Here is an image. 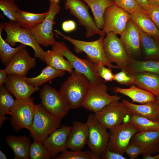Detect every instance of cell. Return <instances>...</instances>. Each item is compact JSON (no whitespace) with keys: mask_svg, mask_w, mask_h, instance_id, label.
<instances>
[{"mask_svg":"<svg viewBox=\"0 0 159 159\" xmlns=\"http://www.w3.org/2000/svg\"><path fill=\"white\" fill-rule=\"evenodd\" d=\"M112 92L125 95L130 98L133 102L142 104L155 101L156 96L152 93L136 87L133 84L129 88H122L114 87L111 89Z\"/></svg>","mask_w":159,"mask_h":159,"instance_id":"cell-23","label":"cell"},{"mask_svg":"<svg viewBox=\"0 0 159 159\" xmlns=\"http://www.w3.org/2000/svg\"><path fill=\"white\" fill-rule=\"evenodd\" d=\"M8 146L14 152L15 159H29V151L31 144V139L25 135H10L6 138Z\"/></svg>","mask_w":159,"mask_h":159,"instance_id":"cell-22","label":"cell"},{"mask_svg":"<svg viewBox=\"0 0 159 159\" xmlns=\"http://www.w3.org/2000/svg\"><path fill=\"white\" fill-rule=\"evenodd\" d=\"M0 9L9 20L16 22V14L20 9L13 0H0Z\"/></svg>","mask_w":159,"mask_h":159,"instance_id":"cell-38","label":"cell"},{"mask_svg":"<svg viewBox=\"0 0 159 159\" xmlns=\"http://www.w3.org/2000/svg\"><path fill=\"white\" fill-rule=\"evenodd\" d=\"M103 159H127L123 155L119 153L111 151L107 148L102 158Z\"/></svg>","mask_w":159,"mask_h":159,"instance_id":"cell-44","label":"cell"},{"mask_svg":"<svg viewBox=\"0 0 159 159\" xmlns=\"http://www.w3.org/2000/svg\"><path fill=\"white\" fill-rule=\"evenodd\" d=\"M113 0L116 5L130 14L132 13L141 7L135 0Z\"/></svg>","mask_w":159,"mask_h":159,"instance_id":"cell-39","label":"cell"},{"mask_svg":"<svg viewBox=\"0 0 159 159\" xmlns=\"http://www.w3.org/2000/svg\"><path fill=\"white\" fill-rule=\"evenodd\" d=\"M130 16L144 33L159 40V30L148 14L141 8L130 14Z\"/></svg>","mask_w":159,"mask_h":159,"instance_id":"cell-25","label":"cell"},{"mask_svg":"<svg viewBox=\"0 0 159 159\" xmlns=\"http://www.w3.org/2000/svg\"><path fill=\"white\" fill-rule=\"evenodd\" d=\"M159 153L155 155H143V159H157L159 156Z\"/></svg>","mask_w":159,"mask_h":159,"instance_id":"cell-49","label":"cell"},{"mask_svg":"<svg viewBox=\"0 0 159 159\" xmlns=\"http://www.w3.org/2000/svg\"><path fill=\"white\" fill-rule=\"evenodd\" d=\"M122 102L128 107L132 114L159 122V106L156 100L142 105L132 103L126 99L122 100Z\"/></svg>","mask_w":159,"mask_h":159,"instance_id":"cell-26","label":"cell"},{"mask_svg":"<svg viewBox=\"0 0 159 159\" xmlns=\"http://www.w3.org/2000/svg\"><path fill=\"white\" fill-rule=\"evenodd\" d=\"M63 30L66 32L74 30L76 28L75 22L72 20H69L64 22L62 25Z\"/></svg>","mask_w":159,"mask_h":159,"instance_id":"cell-45","label":"cell"},{"mask_svg":"<svg viewBox=\"0 0 159 159\" xmlns=\"http://www.w3.org/2000/svg\"><path fill=\"white\" fill-rule=\"evenodd\" d=\"M64 7L77 18L80 25L86 30L85 37L90 38L95 34L104 36L106 34L97 26L89 11V7L82 0H65Z\"/></svg>","mask_w":159,"mask_h":159,"instance_id":"cell-9","label":"cell"},{"mask_svg":"<svg viewBox=\"0 0 159 159\" xmlns=\"http://www.w3.org/2000/svg\"><path fill=\"white\" fill-rule=\"evenodd\" d=\"M157 159H159V156H158V158H157Z\"/></svg>","mask_w":159,"mask_h":159,"instance_id":"cell-53","label":"cell"},{"mask_svg":"<svg viewBox=\"0 0 159 159\" xmlns=\"http://www.w3.org/2000/svg\"><path fill=\"white\" fill-rule=\"evenodd\" d=\"M4 29L6 34L4 40L12 46L17 42L31 47L34 50L35 58H38L44 62L45 51L34 39L30 30L23 28L15 21L9 20L5 22Z\"/></svg>","mask_w":159,"mask_h":159,"instance_id":"cell-4","label":"cell"},{"mask_svg":"<svg viewBox=\"0 0 159 159\" xmlns=\"http://www.w3.org/2000/svg\"><path fill=\"white\" fill-rule=\"evenodd\" d=\"M8 73L4 69L0 70V87L3 86L6 81Z\"/></svg>","mask_w":159,"mask_h":159,"instance_id":"cell-47","label":"cell"},{"mask_svg":"<svg viewBox=\"0 0 159 159\" xmlns=\"http://www.w3.org/2000/svg\"><path fill=\"white\" fill-rule=\"evenodd\" d=\"M139 6L146 12L148 13L150 9L147 0H135Z\"/></svg>","mask_w":159,"mask_h":159,"instance_id":"cell-46","label":"cell"},{"mask_svg":"<svg viewBox=\"0 0 159 159\" xmlns=\"http://www.w3.org/2000/svg\"><path fill=\"white\" fill-rule=\"evenodd\" d=\"M26 77L13 74H8L5 86L7 90L16 98L19 100L29 98L40 88L28 83Z\"/></svg>","mask_w":159,"mask_h":159,"instance_id":"cell-19","label":"cell"},{"mask_svg":"<svg viewBox=\"0 0 159 159\" xmlns=\"http://www.w3.org/2000/svg\"><path fill=\"white\" fill-rule=\"evenodd\" d=\"M35 58L30 56L26 48L23 49L13 57L5 69L8 74L26 77L29 71L35 67Z\"/></svg>","mask_w":159,"mask_h":159,"instance_id":"cell-18","label":"cell"},{"mask_svg":"<svg viewBox=\"0 0 159 159\" xmlns=\"http://www.w3.org/2000/svg\"><path fill=\"white\" fill-rule=\"evenodd\" d=\"M4 23L2 22L0 24V58L1 63L6 67L13 57L20 50L26 48V46L21 44L19 46L13 48L4 40L2 36Z\"/></svg>","mask_w":159,"mask_h":159,"instance_id":"cell-33","label":"cell"},{"mask_svg":"<svg viewBox=\"0 0 159 159\" xmlns=\"http://www.w3.org/2000/svg\"><path fill=\"white\" fill-rule=\"evenodd\" d=\"M61 120L48 112L41 104L35 105L33 121L29 130L34 140L42 142L61 126Z\"/></svg>","mask_w":159,"mask_h":159,"instance_id":"cell-3","label":"cell"},{"mask_svg":"<svg viewBox=\"0 0 159 159\" xmlns=\"http://www.w3.org/2000/svg\"><path fill=\"white\" fill-rule=\"evenodd\" d=\"M91 86L89 79L75 70L61 85L59 91L64 98L70 109L82 107Z\"/></svg>","mask_w":159,"mask_h":159,"instance_id":"cell-1","label":"cell"},{"mask_svg":"<svg viewBox=\"0 0 159 159\" xmlns=\"http://www.w3.org/2000/svg\"><path fill=\"white\" fill-rule=\"evenodd\" d=\"M156 100L158 102L159 106V94L156 97Z\"/></svg>","mask_w":159,"mask_h":159,"instance_id":"cell-52","label":"cell"},{"mask_svg":"<svg viewBox=\"0 0 159 159\" xmlns=\"http://www.w3.org/2000/svg\"><path fill=\"white\" fill-rule=\"evenodd\" d=\"M108 87L104 83L91 85L83 102L82 107L96 113L106 106L118 101L121 97L117 94L112 95L107 92Z\"/></svg>","mask_w":159,"mask_h":159,"instance_id":"cell-10","label":"cell"},{"mask_svg":"<svg viewBox=\"0 0 159 159\" xmlns=\"http://www.w3.org/2000/svg\"><path fill=\"white\" fill-rule=\"evenodd\" d=\"M72 126L63 125L51 133L42 142L51 158H56L58 153L67 150V143Z\"/></svg>","mask_w":159,"mask_h":159,"instance_id":"cell-16","label":"cell"},{"mask_svg":"<svg viewBox=\"0 0 159 159\" xmlns=\"http://www.w3.org/2000/svg\"><path fill=\"white\" fill-rule=\"evenodd\" d=\"M88 137V128L86 123L79 121L73 122L67 139V149L82 150L87 144Z\"/></svg>","mask_w":159,"mask_h":159,"instance_id":"cell-21","label":"cell"},{"mask_svg":"<svg viewBox=\"0 0 159 159\" xmlns=\"http://www.w3.org/2000/svg\"><path fill=\"white\" fill-rule=\"evenodd\" d=\"M103 40V47L106 57L110 63L116 64L117 68L126 70L130 58L117 34L111 32L106 33Z\"/></svg>","mask_w":159,"mask_h":159,"instance_id":"cell-14","label":"cell"},{"mask_svg":"<svg viewBox=\"0 0 159 159\" xmlns=\"http://www.w3.org/2000/svg\"><path fill=\"white\" fill-rule=\"evenodd\" d=\"M54 31L74 46V51L77 53L84 52L87 54V59L95 64H101L112 68H117L107 59L104 51L103 40L104 36H100L98 39L92 41H85L74 39L67 36L57 29Z\"/></svg>","mask_w":159,"mask_h":159,"instance_id":"cell-2","label":"cell"},{"mask_svg":"<svg viewBox=\"0 0 159 159\" xmlns=\"http://www.w3.org/2000/svg\"><path fill=\"white\" fill-rule=\"evenodd\" d=\"M133 77L132 84L150 92L156 97L159 94V75L148 72L131 74Z\"/></svg>","mask_w":159,"mask_h":159,"instance_id":"cell-24","label":"cell"},{"mask_svg":"<svg viewBox=\"0 0 159 159\" xmlns=\"http://www.w3.org/2000/svg\"><path fill=\"white\" fill-rule=\"evenodd\" d=\"M150 6H159V0H147Z\"/></svg>","mask_w":159,"mask_h":159,"instance_id":"cell-48","label":"cell"},{"mask_svg":"<svg viewBox=\"0 0 159 159\" xmlns=\"http://www.w3.org/2000/svg\"><path fill=\"white\" fill-rule=\"evenodd\" d=\"M92 10L97 26L102 30L104 24V16L108 7L115 4L113 0H82Z\"/></svg>","mask_w":159,"mask_h":159,"instance_id":"cell-28","label":"cell"},{"mask_svg":"<svg viewBox=\"0 0 159 159\" xmlns=\"http://www.w3.org/2000/svg\"><path fill=\"white\" fill-rule=\"evenodd\" d=\"M95 69L99 76L105 82H112L113 80L114 75L112 68L106 67L101 64H95Z\"/></svg>","mask_w":159,"mask_h":159,"instance_id":"cell-41","label":"cell"},{"mask_svg":"<svg viewBox=\"0 0 159 159\" xmlns=\"http://www.w3.org/2000/svg\"><path fill=\"white\" fill-rule=\"evenodd\" d=\"M44 57L47 65L56 69L65 70L69 74L74 71L71 64L64 58L61 53L54 49L45 52Z\"/></svg>","mask_w":159,"mask_h":159,"instance_id":"cell-29","label":"cell"},{"mask_svg":"<svg viewBox=\"0 0 159 159\" xmlns=\"http://www.w3.org/2000/svg\"><path fill=\"white\" fill-rule=\"evenodd\" d=\"M126 70L131 74L148 72L159 75V60L139 61L130 58Z\"/></svg>","mask_w":159,"mask_h":159,"instance_id":"cell-32","label":"cell"},{"mask_svg":"<svg viewBox=\"0 0 159 159\" xmlns=\"http://www.w3.org/2000/svg\"><path fill=\"white\" fill-rule=\"evenodd\" d=\"M109 130L107 148L112 151L123 155L130 143L131 139L138 129L128 120Z\"/></svg>","mask_w":159,"mask_h":159,"instance_id":"cell-13","label":"cell"},{"mask_svg":"<svg viewBox=\"0 0 159 159\" xmlns=\"http://www.w3.org/2000/svg\"><path fill=\"white\" fill-rule=\"evenodd\" d=\"M13 0L15 1H18V0Z\"/></svg>","mask_w":159,"mask_h":159,"instance_id":"cell-54","label":"cell"},{"mask_svg":"<svg viewBox=\"0 0 159 159\" xmlns=\"http://www.w3.org/2000/svg\"><path fill=\"white\" fill-rule=\"evenodd\" d=\"M50 3H54L59 4L61 0H49Z\"/></svg>","mask_w":159,"mask_h":159,"instance_id":"cell-51","label":"cell"},{"mask_svg":"<svg viewBox=\"0 0 159 159\" xmlns=\"http://www.w3.org/2000/svg\"><path fill=\"white\" fill-rule=\"evenodd\" d=\"M88 130L87 144L90 150L100 158L107 148L109 133L107 129L95 118L94 114H90L86 122Z\"/></svg>","mask_w":159,"mask_h":159,"instance_id":"cell-5","label":"cell"},{"mask_svg":"<svg viewBox=\"0 0 159 159\" xmlns=\"http://www.w3.org/2000/svg\"><path fill=\"white\" fill-rule=\"evenodd\" d=\"M29 157L31 159H49L50 155L42 142L34 140L30 146Z\"/></svg>","mask_w":159,"mask_h":159,"instance_id":"cell-37","label":"cell"},{"mask_svg":"<svg viewBox=\"0 0 159 159\" xmlns=\"http://www.w3.org/2000/svg\"><path fill=\"white\" fill-rule=\"evenodd\" d=\"M130 19L129 13L115 4L105 10L104 16L103 26L102 30L106 34L111 32L120 35L125 30Z\"/></svg>","mask_w":159,"mask_h":159,"instance_id":"cell-15","label":"cell"},{"mask_svg":"<svg viewBox=\"0 0 159 159\" xmlns=\"http://www.w3.org/2000/svg\"><path fill=\"white\" fill-rule=\"evenodd\" d=\"M139 28L140 46L143 50L145 59L159 61V40L147 34L139 27Z\"/></svg>","mask_w":159,"mask_h":159,"instance_id":"cell-27","label":"cell"},{"mask_svg":"<svg viewBox=\"0 0 159 159\" xmlns=\"http://www.w3.org/2000/svg\"><path fill=\"white\" fill-rule=\"evenodd\" d=\"M66 72L65 70L58 69L47 65L38 75L33 78L26 77V80L29 84L39 87L56 78L63 76Z\"/></svg>","mask_w":159,"mask_h":159,"instance_id":"cell-31","label":"cell"},{"mask_svg":"<svg viewBox=\"0 0 159 159\" xmlns=\"http://www.w3.org/2000/svg\"><path fill=\"white\" fill-rule=\"evenodd\" d=\"M60 10L59 4L50 3L44 20L30 30L34 39L39 45L44 47L52 46L56 42L53 32V26L55 16Z\"/></svg>","mask_w":159,"mask_h":159,"instance_id":"cell-12","label":"cell"},{"mask_svg":"<svg viewBox=\"0 0 159 159\" xmlns=\"http://www.w3.org/2000/svg\"><path fill=\"white\" fill-rule=\"evenodd\" d=\"M15 100L11 94L7 90L5 86L0 87V128L4 122L9 119L6 115H11V110Z\"/></svg>","mask_w":159,"mask_h":159,"instance_id":"cell-34","label":"cell"},{"mask_svg":"<svg viewBox=\"0 0 159 159\" xmlns=\"http://www.w3.org/2000/svg\"><path fill=\"white\" fill-rule=\"evenodd\" d=\"M150 7V9L148 14L159 30V6Z\"/></svg>","mask_w":159,"mask_h":159,"instance_id":"cell-43","label":"cell"},{"mask_svg":"<svg viewBox=\"0 0 159 159\" xmlns=\"http://www.w3.org/2000/svg\"><path fill=\"white\" fill-rule=\"evenodd\" d=\"M113 80L121 85H129L132 84L133 77L126 70H122L114 74Z\"/></svg>","mask_w":159,"mask_h":159,"instance_id":"cell-40","label":"cell"},{"mask_svg":"<svg viewBox=\"0 0 159 159\" xmlns=\"http://www.w3.org/2000/svg\"><path fill=\"white\" fill-rule=\"evenodd\" d=\"M130 143L140 147L143 155L159 153V131L138 132L132 136Z\"/></svg>","mask_w":159,"mask_h":159,"instance_id":"cell-20","label":"cell"},{"mask_svg":"<svg viewBox=\"0 0 159 159\" xmlns=\"http://www.w3.org/2000/svg\"><path fill=\"white\" fill-rule=\"evenodd\" d=\"M40 103L48 112L61 120L70 109L60 91L48 85L39 91Z\"/></svg>","mask_w":159,"mask_h":159,"instance_id":"cell-8","label":"cell"},{"mask_svg":"<svg viewBox=\"0 0 159 159\" xmlns=\"http://www.w3.org/2000/svg\"><path fill=\"white\" fill-rule=\"evenodd\" d=\"M0 159H7L6 155L1 150H0Z\"/></svg>","mask_w":159,"mask_h":159,"instance_id":"cell-50","label":"cell"},{"mask_svg":"<svg viewBox=\"0 0 159 159\" xmlns=\"http://www.w3.org/2000/svg\"><path fill=\"white\" fill-rule=\"evenodd\" d=\"M129 120L139 132L159 131V122L153 121L144 116L134 114L130 116Z\"/></svg>","mask_w":159,"mask_h":159,"instance_id":"cell-35","label":"cell"},{"mask_svg":"<svg viewBox=\"0 0 159 159\" xmlns=\"http://www.w3.org/2000/svg\"><path fill=\"white\" fill-rule=\"evenodd\" d=\"M47 11L42 13H34L19 9L16 14V22L21 27L31 30L42 22Z\"/></svg>","mask_w":159,"mask_h":159,"instance_id":"cell-30","label":"cell"},{"mask_svg":"<svg viewBox=\"0 0 159 159\" xmlns=\"http://www.w3.org/2000/svg\"><path fill=\"white\" fill-rule=\"evenodd\" d=\"M52 47V49L59 52L67 58L75 70L86 76L90 80L91 85L104 83L97 72L95 64L87 59H83L78 57L62 42H56Z\"/></svg>","mask_w":159,"mask_h":159,"instance_id":"cell-6","label":"cell"},{"mask_svg":"<svg viewBox=\"0 0 159 159\" xmlns=\"http://www.w3.org/2000/svg\"><path fill=\"white\" fill-rule=\"evenodd\" d=\"M125 153L127 154L131 159L136 158L140 154H142V150L138 146L135 144L130 143L126 148Z\"/></svg>","mask_w":159,"mask_h":159,"instance_id":"cell-42","label":"cell"},{"mask_svg":"<svg viewBox=\"0 0 159 159\" xmlns=\"http://www.w3.org/2000/svg\"><path fill=\"white\" fill-rule=\"evenodd\" d=\"M57 159H100L90 150L68 151L67 150L58 155Z\"/></svg>","mask_w":159,"mask_h":159,"instance_id":"cell-36","label":"cell"},{"mask_svg":"<svg viewBox=\"0 0 159 159\" xmlns=\"http://www.w3.org/2000/svg\"><path fill=\"white\" fill-rule=\"evenodd\" d=\"M34 97L15 100L11 110L10 123L16 132L24 128L29 130L32 126L34 118Z\"/></svg>","mask_w":159,"mask_h":159,"instance_id":"cell-7","label":"cell"},{"mask_svg":"<svg viewBox=\"0 0 159 159\" xmlns=\"http://www.w3.org/2000/svg\"><path fill=\"white\" fill-rule=\"evenodd\" d=\"M120 36V39L129 57L134 59L139 56L141 52L139 28L130 18Z\"/></svg>","mask_w":159,"mask_h":159,"instance_id":"cell-17","label":"cell"},{"mask_svg":"<svg viewBox=\"0 0 159 159\" xmlns=\"http://www.w3.org/2000/svg\"><path fill=\"white\" fill-rule=\"evenodd\" d=\"M132 114L127 106L118 101L106 106L95 113L94 116L100 124L109 130L128 120Z\"/></svg>","mask_w":159,"mask_h":159,"instance_id":"cell-11","label":"cell"}]
</instances>
